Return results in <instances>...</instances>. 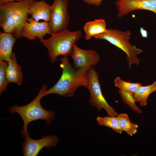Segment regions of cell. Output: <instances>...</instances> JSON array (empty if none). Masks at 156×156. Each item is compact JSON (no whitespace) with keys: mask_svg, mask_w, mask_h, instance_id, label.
I'll use <instances>...</instances> for the list:
<instances>
[{"mask_svg":"<svg viewBox=\"0 0 156 156\" xmlns=\"http://www.w3.org/2000/svg\"><path fill=\"white\" fill-rule=\"evenodd\" d=\"M70 56L75 68L83 69L88 72L91 68L94 67L100 60L99 55L96 51L81 49L76 44L73 45Z\"/></svg>","mask_w":156,"mask_h":156,"instance_id":"9c48e42d","label":"cell"},{"mask_svg":"<svg viewBox=\"0 0 156 156\" xmlns=\"http://www.w3.org/2000/svg\"><path fill=\"white\" fill-rule=\"evenodd\" d=\"M6 76L9 83H15L19 86L21 85L23 77L22 68L17 62L14 53H13L8 61Z\"/></svg>","mask_w":156,"mask_h":156,"instance_id":"5bb4252c","label":"cell"},{"mask_svg":"<svg viewBox=\"0 0 156 156\" xmlns=\"http://www.w3.org/2000/svg\"><path fill=\"white\" fill-rule=\"evenodd\" d=\"M47 87L46 85H42L37 96L28 104L23 106L15 105L8 108V111L11 114L17 113L22 119L24 125L21 133L23 138L29 135L27 131V126L30 122L38 120H44L46 121L48 126L51 124L55 118L54 111L45 110L40 104L41 100L44 97V93Z\"/></svg>","mask_w":156,"mask_h":156,"instance_id":"3957f363","label":"cell"},{"mask_svg":"<svg viewBox=\"0 0 156 156\" xmlns=\"http://www.w3.org/2000/svg\"><path fill=\"white\" fill-rule=\"evenodd\" d=\"M131 35L129 30L123 31L109 29L104 33L94 35L93 37L96 39L106 40L123 51L127 55L126 59L131 68L132 64L139 65L140 60L137 55L143 52L140 49L131 44L129 40Z\"/></svg>","mask_w":156,"mask_h":156,"instance_id":"5b68a950","label":"cell"},{"mask_svg":"<svg viewBox=\"0 0 156 156\" xmlns=\"http://www.w3.org/2000/svg\"><path fill=\"white\" fill-rule=\"evenodd\" d=\"M84 3L90 5L99 6L101 5L102 0H82Z\"/></svg>","mask_w":156,"mask_h":156,"instance_id":"7402d4cb","label":"cell"},{"mask_svg":"<svg viewBox=\"0 0 156 156\" xmlns=\"http://www.w3.org/2000/svg\"><path fill=\"white\" fill-rule=\"evenodd\" d=\"M115 4L120 18L137 10H145L156 14V0H116Z\"/></svg>","mask_w":156,"mask_h":156,"instance_id":"30bf717a","label":"cell"},{"mask_svg":"<svg viewBox=\"0 0 156 156\" xmlns=\"http://www.w3.org/2000/svg\"><path fill=\"white\" fill-rule=\"evenodd\" d=\"M99 77V74L94 67L91 68L88 71V83L86 87L90 92L89 103L91 106L95 107L98 111L104 109L108 115L117 116L118 114L107 103L103 96Z\"/></svg>","mask_w":156,"mask_h":156,"instance_id":"8992f818","label":"cell"},{"mask_svg":"<svg viewBox=\"0 0 156 156\" xmlns=\"http://www.w3.org/2000/svg\"><path fill=\"white\" fill-rule=\"evenodd\" d=\"M8 64V62L0 61V94L7 90V87L9 82L6 76V70Z\"/></svg>","mask_w":156,"mask_h":156,"instance_id":"44dd1931","label":"cell"},{"mask_svg":"<svg viewBox=\"0 0 156 156\" xmlns=\"http://www.w3.org/2000/svg\"><path fill=\"white\" fill-rule=\"evenodd\" d=\"M68 3V0H53L50 19L48 22L51 34L67 29L70 20L67 10Z\"/></svg>","mask_w":156,"mask_h":156,"instance_id":"52a82bcc","label":"cell"},{"mask_svg":"<svg viewBox=\"0 0 156 156\" xmlns=\"http://www.w3.org/2000/svg\"><path fill=\"white\" fill-rule=\"evenodd\" d=\"M96 121L98 125L110 128L117 133L121 134L123 131L119 125L116 116H98Z\"/></svg>","mask_w":156,"mask_h":156,"instance_id":"ac0fdd59","label":"cell"},{"mask_svg":"<svg viewBox=\"0 0 156 156\" xmlns=\"http://www.w3.org/2000/svg\"><path fill=\"white\" fill-rule=\"evenodd\" d=\"M156 91V81L146 86H141L134 94L136 102L139 103L142 107L146 106L149 95Z\"/></svg>","mask_w":156,"mask_h":156,"instance_id":"2e32d148","label":"cell"},{"mask_svg":"<svg viewBox=\"0 0 156 156\" xmlns=\"http://www.w3.org/2000/svg\"><path fill=\"white\" fill-rule=\"evenodd\" d=\"M35 1H13L0 5V26L4 32L13 34L16 38H21L22 28L28 18L29 9Z\"/></svg>","mask_w":156,"mask_h":156,"instance_id":"6da1fadb","label":"cell"},{"mask_svg":"<svg viewBox=\"0 0 156 156\" xmlns=\"http://www.w3.org/2000/svg\"><path fill=\"white\" fill-rule=\"evenodd\" d=\"M60 60L62 73L59 79L52 87V90L54 94L60 96L73 97L79 87H87L88 72L83 69L75 68L68 56H63Z\"/></svg>","mask_w":156,"mask_h":156,"instance_id":"7a4b0ae2","label":"cell"},{"mask_svg":"<svg viewBox=\"0 0 156 156\" xmlns=\"http://www.w3.org/2000/svg\"><path fill=\"white\" fill-rule=\"evenodd\" d=\"M83 29L85 34V38L88 40L95 35L102 34L106 31V23L103 18L95 19L86 23Z\"/></svg>","mask_w":156,"mask_h":156,"instance_id":"9a60e30c","label":"cell"},{"mask_svg":"<svg viewBox=\"0 0 156 156\" xmlns=\"http://www.w3.org/2000/svg\"><path fill=\"white\" fill-rule=\"evenodd\" d=\"M23 0H0V5H2L5 3L13 1H21Z\"/></svg>","mask_w":156,"mask_h":156,"instance_id":"603a6c76","label":"cell"},{"mask_svg":"<svg viewBox=\"0 0 156 156\" xmlns=\"http://www.w3.org/2000/svg\"><path fill=\"white\" fill-rule=\"evenodd\" d=\"M51 34L48 22L36 21L31 18H28L23 25L21 31V37L29 40L43 38L47 34Z\"/></svg>","mask_w":156,"mask_h":156,"instance_id":"8fae6325","label":"cell"},{"mask_svg":"<svg viewBox=\"0 0 156 156\" xmlns=\"http://www.w3.org/2000/svg\"><path fill=\"white\" fill-rule=\"evenodd\" d=\"M51 9V5L44 1H35L31 6L28 14L36 21L43 20L49 22L50 19Z\"/></svg>","mask_w":156,"mask_h":156,"instance_id":"7c38bea8","label":"cell"},{"mask_svg":"<svg viewBox=\"0 0 156 156\" xmlns=\"http://www.w3.org/2000/svg\"><path fill=\"white\" fill-rule=\"evenodd\" d=\"M16 39L12 34L0 32V61H9L13 53L12 48Z\"/></svg>","mask_w":156,"mask_h":156,"instance_id":"4fadbf2b","label":"cell"},{"mask_svg":"<svg viewBox=\"0 0 156 156\" xmlns=\"http://www.w3.org/2000/svg\"><path fill=\"white\" fill-rule=\"evenodd\" d=\"M119 93L123 102L133 111L139 114L143 112V111L135 103L134 94L121 89L119 90Z\"/></svg>","mask_w":156,"mask_h":156,"instance_id":"d6986e66","label":"cell"},{"mask_svg":"<svg viewBox=\"0 0 156 156\" xmlns=\"http://www.w3.org/2000/svg\"><path fill=\"white\" fill-rule=\"evenodd\" d=\"M50 35L48 39L39 40L47 48L49 58L54 63L59 56H71L73 45L81 38L82 32L80 30L71 31L67 29Z\"/></svg>","mask_w":156,"mask_h":156,"instance_id":"277c9868","label":"cell"},{"mask_svg":"<svg viewBox=\"0 0 156 156\" xmlns=\"http://www.w3.org/2000/svg\"><path fill=\"white\" fill-rule=\"evenodd\" d=\"M115 87L121 89L134 94L137 89L142 86L139 83H132L122 80L117 77L114 80Z\"/></svg>","mask_w":156,"mask_h":156,"instance_id":"ffe728a7","label":"cell"},{"mask_svg":"<svg viewBox=\"0 0 156 156\" xmlns=\"http://www.w3.org/2000/svg\"><path fill=\"white\" fill-rule=\"evenodd\" d=\"M59 139L53 135L43 136L38 140L27 136L21 143L22 153L24 156H37L43 148L50 149L52 147H55L59 143Z\"/></svg>","mask_w":156,"mask_h":156,"instance_id":"ba28073f","label":"cell"},{"mask_svg":"<svg viewBox=\"0 0 156 156\" xmlns=\"http://www.w3.org/2000/svg\"><path fill=\"white\" fill-rule=\"evenodd\" d=\"M119 125L123 131L131 136L135 134L138 127V125L132 122L127 114L121 113L116 116Z\"/></svg>","mask_w":156,"mask_h":156,"instance_id":"e0dca14e","label":"cell"}]
</instances>
